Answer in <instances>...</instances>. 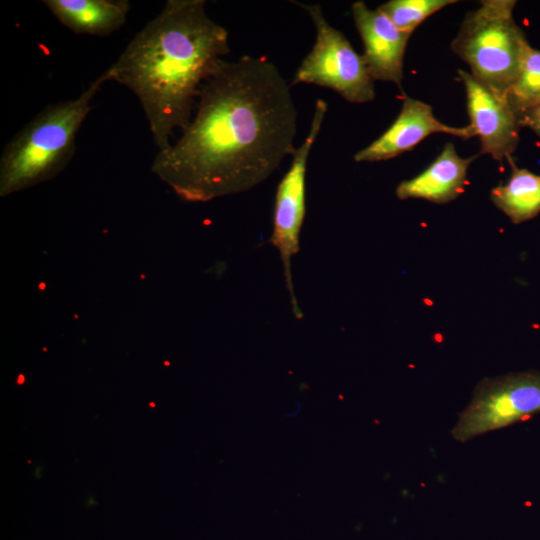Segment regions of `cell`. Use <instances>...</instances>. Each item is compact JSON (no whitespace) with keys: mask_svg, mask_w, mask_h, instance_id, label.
Returning <instances> with one entry per match:
<instances>
[{"mask_svg":"<svg viewBox=\"0 0 540 540\" xmlns=\"http://www.w3.org/2000/svg\"><path fill=\"white\" fill-rule=\"evenodd\" d=\"M296 132L290 85L271 60L222 59L202 83L181 136L157 152L151 171L185 201L238 194L293 154Z\"/></svg>","mask_w":540,"mask_h":540,"instance_id":"6da1fadb","label":"cell"},{"mask_svg":"<svg viewBox=\"0 0 540 540\" xmlns=\"http://www.w3.org/2000/svg\"><path fill=\"white\" fill-rule=\"evenodd\" d=\"M204 0H168L107 68L138 98L158 151L192 118L198 91L230 52L228 32Z\"/></svg>","mask_w":540,"mask_h":540,"instance_id":"7a4b0ae2","label":"cell"},{"mask_svg":"<svg viewBox=\"0 0 540 540\" xmlns=\"http://www.w3.org/2000/svg\"><path fill=\"white\" fill-rule=\"evenodd\" d=\"M108 81L106 69L77 98L47 105L6 144L0 158V196L47 181L69 164L91 102Z\"/></svg>","mask_w":540,"mask_h":540,"instance_id":"3957f363","label":"cell"},{"mask_svg":"<svg viewBox=\"0 0 540 540\" xmlns=\"http://www.w3.org/2000/svg\"><path fill=\"white\" fill-rule=\"evenodd\" d=\"M466 14L453 52L465 61L471 74L494 93L505 98L514 83L528 44L513 18L514 0H483Z\"/></svg>","mask_w":540,"mask_h":540,"instance_id":"277c9868","label":"cell"},{"mask_svg":"<svg viewBox=\"0 0 540 540\" xmlns=\"http://www.w3.org/2000/svg\"><path fill=\"white\" fill-rule=\"evenodd\" d=\"M294 3L312 19L316 37L311 51L296 70L292 85L304 83L326 87L351 103L374 100V80L362 55L354 50L341 31L329 24L320 5Z\"/></svg>","mask_w":540,"mask_h":540,"instance_id":"5b68a950","label":"cell"},{"mask_svg":"<svg viewBox=\"0 0 540 540\" xmlns=\"http://www.w3.org/2000/svg\"><path fill=\"white\" fill-rule=\"evenodd\" d=\"M540 413V372L529 370L485 378L451 431L458 442L505 428Z\"/></svg>","mask_w":540,"mask_h":540,"instance_id":"8992f818","label":"cell"},{"mask_svg":"<svg viewBox=\"0 0 540 540\" xmlns=\"http://www.w3.org/2000/svg\"><path fill=\"white\" fill-rule=\"evenodd\" d=\"M326 112V101L323 99L316 100L310 129L302 144L291 155L290 167L280 180L275 195L273 232L269 242L280 253L293 314L298 319H301L303 314L294 293L291 260L299 251L300 232L306 212L307 162L311 149L322 128Z\"/></svg>","mask_w":540,"mask_h":540,"instance_id":"52a82bcc","label":"cell"},{"mask_svg":"<svg viewBox=\"0 0 540 540\" xmlns=\"http://www.w3.org/2000/svg\"><path fill=\"white\" fill-rule=\"evenodd\" d=\"M464 85L470 126L479 137L481 154L508 159L519 142V120L506 98L494 93L471 73L458 70Z\"/></svg>","mask_w":540,"mask_h":540,"instance_id":"ba28073f","label":"cell"},{"mask_svg":"<svg viewBox=\"0 0 540 540\" xmlns=\"http://www.w3.org/2000/svg\"><path fill=\"white\" fill-rule=\"evenodd\" d=\"M444 133L462 139L475 134L470 125L454 127L439 121L432 107L420 100L405 97L400 113L391 126L367 147L354 155L356 162H378L392 159L413 149L427 136Z\"/></svg>","mask_w":540,"mask_h":540,"instance_id":"9c48e42d","label":"cell"},{"mask_svg":"<svg viewBox=\"0 0 540 540\" xmlns=\"http://www.w3.org/2000/svg\"><path fill=\"white\" fill-rule=\"evenodd\" d=\"M351 11L363 42L362 58L372 79L401 87L410 34L401 31L384 13L370 9L363 1L354 2Z\"/></svg>","mask_w":540,"mask_h":540,"instance_id":"30bf717a","label":"cell"},{"mask_svg":"<svg viewBox=\"0 0 540 540\" xmlns=\"http://www.w3.org/2000/svg\"><path fill=\"white\" fill-rule=\"evenodd\" d=\"M475 158L460 157L454 145L448 142L425 170L397 186L396 196L401 200L415 198L435 204L449 203L463 193L467 170Z\"/></svg>","mask_w":540,"mask_h":540,"instance_id":"8fae6325","label":"cell"},{"mask_svg":"<svg viewBox=\"0 0 540 540\" xmlns=\"http://www.w3.org/2000/svg\"><path fill=\"white\" fill-rule=\"evenodd\" d=\"M57 20L76 34L106 36L126 22L127 0H44Z\"/></svg>","mask_w":540,"mask_h":540,"instance_id":"7c38bea8","label":"cell"},{"mask_svg":"<svg viewBox=\"0 0 540 540\" xmlns=\"http://www.w3.org/2000/svg\"><path fill=\"white\" fill-rule=\"evenodd\" d=\"M512 167L508 181L494 187L490 198L514 224H520L540 213V175L518 168L509 157Z\"/></svg>","mask_w":540,"mask_h":540,"instance_id":"4fadbf2b","label":"cell"},{"mask_svg":"<svg viewBox=\"0 0 540 540\" xmlns=\"http://www.w3.org/2000/svg\"><path fill=\"white\" fill-rule=\"evenodd\" d=\"M517 117L540 103V50L526 45L517 77L505 96Z\"/></svg>","mask_w":540,"mask_h":540,"instance_id":"5bb4252c","label":"cell"},{"mask_svg":"<svg viewBox=\"0 0 540 540\" xmlns=\"http://www.w3.org/2000/svg\"><path fill=\"white\" fill-rule=\"evenodd\" d=\"M456 2L455 0H390L377 9L401 31L411 35L429 16Z\"/></svg>","mask_w":540,"mask_h":540,"instance_id":"9a60e30c","label":"cell"},{"mask_svg":"<svg viewBox=\"0 0 540 540\" xmlns=\"http://www.w3.org/2000/svg\"><path fill=\"white\" fill-rule=\"evenodd\" d=\"M520 126L529 127L540 138V103L518 116Z\"/></svg>","mask_w":540,"mask_h":540,"instance_id":"2e32d148","label":"cell"}]
</instances>
